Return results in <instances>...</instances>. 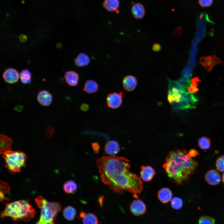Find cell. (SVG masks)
Instances as JSON below:
<instances>
[{"label":"cell","mask_w":224,"mask_h":224,"mask_svg":"<svg viewBox=\"0 0 224 224\" xmlns=\"http://www.w3.org/2000/svg\"><path fill=\"white\" fill-rule=\"evenodd\" d=\"M3 157L5 161V166L11 174L19 172L22 167L25 166L27 156L21 151H7L3 154Z\"/></svg>","instance_id":"cell-5"},{"label":"cell","mask_w":224,"mask_h":224,"mask_svg":"<svg viewBox=\"0 0 224 224\" xmlns=\"http://www.w3.org/2000/svg\"><path fill=\"white\" fill-rule=\"evenodd\" d=\"M2 77L6 82L9 84H14L18 81L19 74L16 69L9 68L4 72Z\"/></svg>","instance_id":"cell-9"},{"label":"cell","mask_w":224,"mask_h":224,"mask_svg":"<svg viewBox=\"0 0 224 224\" xmlns=\"http://www.w3.org/2000/svg\"><path fill=\"white\" fill-rule=\"evenodd\" d=\"M103 5L107 11L112 12L118 9L119 6V0H105Z\"/></svg>","instance_id":"cell-21"},{"label":"cell","mask_w":224,"mask_h":224,"mask_svg":"<svg viewBox=\"0 0 224 224\" xmlns=\"http://www.w3.org/2000/svg\"><path fill=\"white\" fill-rule=\"evenodd\" d=\"M76 211L73 207L68 206L63 210V215L65 218L69 221L73 220L76 215Z\"/></svg>","instance_id":"cell-23"},{"label":"cell","mask_w":224,"mask_h":224,"mask_svg":"<svg viewBox=\"0 0 224 224\" xmlns=\"http://www.w3.org/2000/svg\"><path fill=\"white\" fill-rule=\"evenodd\" d=\"M183 205V201L180 198L174 197L171 201V207L175 209H179L181 208Z\"/></svg>","instance_id":"cell-28"},{"label":"cell","mask_w":224,"mask_h":224,"mask_svg":"<svg viewBox=\"0 0 224 224\" xmlns=\"http://www.w3.org/2000/svg\"><path fill=\"white\" fill-rule=\"evenodd\" d=\"M211 141L208 138L203 137L199 138L198 140V145L201 149L206 150L211 146Z\"/></svg>","instance_id":"cell-26"},{"label":"cell","mask_w":224,"mask_h":224,"mask_svg":"<svg viewBox=\"0 0 224 224\" xmlns=\"http://www.w3.org/2000/svg\"><path fill=\"white\" fill-rule=\"evenodd\" d=\"M138 83L136 77L133 75H128L125 77L122 81L124 89L128 91H131L136 88Z\"/></svg>","instance_id":"cell-11"},{"label":"cell","mask_w":224,"mask_h":224,"mask_svg":"<svg viewBox=\"0 0 224 224\" xmlns=\"http://www.w3.org/2000/svg\"><path fill=\"white\" fill-rule=\"evenodd\" d=\"M35 201L40 209L39 219L35 224H55L57 214L61 210V205L57 202H48L40 196Z\"/></svg>","instance_id":"cell-4"},{"label":"cell","mask_w":224,"mask_h":224,"mask_svg":"<svg viewBox=\"0 0 224 224\" xmlns=\"http://www.w3.org/2000/svg\"><path fill=\"white\" fill-rule=\"evenodd\" d=\"M147 207L146 204L142 200L136 199L134 200L130 206V210L134 216H142L146 212Z\"/></svg>","instance_id":"cell-8"},{"label":"cell","mask_w":224,"mask_h":224,"mask_svg":"<svg viewBox=\"0 0 224 224\" xmlns=\"http://www.w3.org/2000/svg\"><path fill=\"white\" fill-rule=\"evenodd\" d=\"M37 100L41 105L47 106L50 105L53 100L52 94L48 91L42 90L38 93Z\"/></svg>","instance_id":"cell-12"},{"label":"cell","mask_w":224,"mask_h":224,"mask_svg":"<svg viewBox=\"0 0 224 224\" xmlns=\"http://www.w3.org/2000/svg\"><path fill=\"white\" fill-rule=\"evenodd\" d=\"M188 154L189 156L191 158L195 157L199 154L198 152L195 149H191L188 152Z\"/></svg>","instance_id":"cell-35"},{"label":"cell","mask_w":224,"mask_h":224,"mask_svg":"<svg viewBox=\"0 0 224 224\" xmlns=\"http://www.w3.org/2000/svg\"><path fill=\"white\" fill-rule=\"evenodd\" d=\"M153 50L155 52H158L161 49V45L158 43H155L152 46Z\"/></svg>","instance_id":"cell-36"},{"label":"cell","mask_w":224,"mask_h":224,"mask_svg":"<svg viewBox=\"0 0 224 224\" xmlns=\"http://www.w3.org/2000/svg\"><path fill=\"white\" fill-rule=\"evenodd\" d=\"M20 40L22 42H24L26 41L27 37L26 35L24 34H21L19 36Z\"/></svg>","instance_id":"cell-38"},{"label":"cell","mask_w":224,"mask_h":224,"mask_svg":"<svg viewBox=\"0 0 224 224\" xmlns=\"http://www.w3.org/2000/svg\"><path fill=\"white\" fill-rule=\"evenodd\" d=\"M222 62V61L215 55L201 57L199 60V63L205 68L208 72H210L215 65Z\"/></svg>","instance_id":"cell-7"},{"label":"cell","mask_w":224,"mask_h":224,"mask_svg":"<svg viewBox=\"0 0 224 224\" xmlns=\"http://www.w3.org/2000/svg\"><path fill=\"white\" fill-rule=\"evenodd\" d=\"M83 224H97L98 220L96 216L91 213H86L82 218Z\"/></svg>","instance_id":"cell-25"},{"label":"cell","mask_w":224,"mask_h":224,"mask_svg":"<svg viewBox=\"0 0 224 224\" xmlns=\"http://www.w3.org/2000/svg\"><path fill=\"white\" fill-rule=\"evenodd\" d=\"M10 188L8 184L3 182L1 181L0 192L3 194H7L9 192Z\"/></svg>","instance_id":"cell-33"},{"label":"cell","mask_w":224,"mask_h":224,"mask_svg":"<svg viewBox=\"0 0 224 224\" xmlns=\"http://www.w3.org/2000/svg\"><path fill=\"white\" fill-rule=\"evenodd\" d=\"M78 186L74 181L69 180L66 181L63 186V189L67 194H74L77 191Z\"/></svg>","instance_id":"cell-22"},{"label":"cell","mask_w":224,"mask_h":224,"mask_svg":"<svg viewBox=\"0 0 224 224\" xmlns=\"http://www.w3.org/2000/svg\"><path fill=\"white\" fill-rule=\"evenodd\" d=\"M206 181L210 185H216L221 181V177L218 172L216 170L211 169L208 170L205 175Z\"/></svg>","instance_id":"cell-10"},{"label":"cell","mask_w":224,"mask_h":224,"mask_svg":"<svg viewBox=\"0 0 224 224\" xmlns=\"http://www.w3.org/2000/svg\"><path fill=\"white\" fill-rule=\"evenodd\" d=\"M199 79L197 77L194 78L191 80V84L188 86V91L190 93L197 92L199 90L198 88V82L199 81Z\"/></svg>","instance_id":"cell-27"},{"label":"cell","mask_w":224,"mask_h":224,"mask_svg":"<svg viewBox=\"0 0 224 224\" xmlns=\"http://www.w3.org/2000/svg\"><path fill=\"white\" fill-rule=\"evenodd\" d=\"M102 182L115 193L124 190L136 194L143 189L142 182L135 174L129 171V160L124 157L104 156L97 160Z\"/></svg>","instance_id":"cell-1"},{"label":"cell","mask_w":224,"mask_h":224,"mask_svg":"<svg viewBox=\"0 0 224 224\" xmlns=\"http://www.w3.org/2000/svg\"><path fill=\"white\" fill-rule=\"evenodd\" d=\"M131 12L134 17L138 19H142L145 13L144 6L139 2L137 3L133 6Z\"/></svg>","instance_id":"cell-18"},{"label":"cell","mask_w":224,"mask_h":224,"mask_svg":"<svg viewBox=\"0 0 224 224\" xmlns=\"http://www.w3.org/2000/svg\"><path fill=\"white\" fill-rule=\"evenodd\" d=\"M74 61L77 66L82 67L89 64L90 62V59L86 54L83 53H81L74 59Z\"/></svg>","instance_id":"cell-19"},{"label":"cell","mask_w":224,"mask_h":224,"mask_svg":"<svg viewBox=\"0 0 224 224\" xmlns=\"http://www.w3.org/2000/svg\"><path fill=\"white\" fill-rule=\"evenodd\" d=\"M213 0H198L199 4L203 7H206L211 6Z\"/></svg>","instance_id":"cell-32"},{"label":"cell","mask_w":224,"mask_h":224,"mask_svg":"<svg viewBox=\"0 0 224 224\" xmlns=\"http://www.w3.org/2000/svg\"><path fill=\"white\" fill-rule=\"evenodd\" d=\"M120 149L119 143L116 141L112 140L107 142L105 146V152L110 156L117 154Z\"/></svg>","instance_id":"cell-15"},{"label":"cell","mask_w":224,"mask_h":224,"mask_svg":"<svg viewBox=\"0 0 224 224\" xmlns=\"http://www.w3.org/2000/svg\"><path fill=\"white\" fill-rule=\"evenodd\" d=\"M23 106L22 105H18L14 108V110L17 112H21L23 109Z\"/></svg>","instance_id":"cell-39"},{"label":"cell","mask_w":224,"mask_h":224,"mask_svg":"<svg viewBox=\"0 0 224 224\" xmlns=\"http://www.w3.org/2000/svg\"><path fill=\"white\" fill-rule=\"evenodd\" d=\"M80 109L82 111H87L89 109V107L88 105L86 104H83L80 106Z\"/></svg>","instance_id":"cell-37"},{"label":"cell","mask_w":224,"mask_h":224,"mask_svg":"<svg viewBox=\"0 0 224 224\" xmlns=\"http://www.w3.org/2000/svg\"><path fill=\"white\" fill-rule=\"evenodd\" d=\"M222 180L223 183H224V173L222 175Z\"/></svg>","instance_id":"cell-43"},{"label":"cell","mask_w":224,"mask_h":224,"mask_svg":"<svg viewBox=\"0 0 224 224\" xmlns=\"http://www.w3.org/2000/svg\"><path fill=\"white\" fill-rule=\"evenodd\" d=\"M54 133V129L52 127H49L47 129L45 132L44 137L47 139H50L53 136Z\"/></svg>","instance_id":"cell-31"},{"label":"cell","mask_w":224,"mask_h":224,"mask_svg":"<svg viewBox=\"0 0 224 224\" xmlns=\"http://www.w3.org/2000/svg\"><path fill=\"white\" fill-rule=\"evenodd\" d=\"M156 173L154 169L150 166H142L141 167L140 176L145 182H149L153 178Z\"/></svg>","instance_id":"cell-13"},{"label":"cell","mask_w":224,"mask_h":224,"mask_svg":"<svg viewBox=\"0 0 224 224\" xmlns=\"http://www.w3.org/2000/svg\"><path fill=\"white\" fill-rule=\"evenodd\" d=\"M12 143V139L4 135L1 134L0 135V154L10 151Z\"/></svg>","instance_id":"cell-16"},{"label":"cell","mask_w":224,"mask_h":224,"mask_svg":"<svg viewBox=\"0 0 224 224\" xmlns=\"http://www.w3.org/2000/svg\"><path fill=\"white\" fill-rule=\"evenodd\" d=\"M123 97L122 92L110 93L107 96L106 99L107 106L112 109L118 108L122 103Z\"/></svg>","instance_id":"cell-6"},{"label":"cell","mask_w":224,"mask_h":224,"mask_svg":"<svg viewBox=\"0 0 224 224\" xmlns=\"http://www.w3.org/2000/svg\"><path fill=\"white\" fill-rule=\"evenodd\" d=\"M35 213V209L29 201L23 200L7 203L4 210L1 212L0 217L2 218L9 217L15 221L28 222L34 217Z\"/></svg>","instance_id":"cell-3"},{"label":"cell","mask_w":224,"mask_h":224,"mask_svg":"<svg viewBox=\"0 0 224 224\" xmlns=\"http://www.w3.org/2000/svg\"><path fill=\"white\" fill-rule=\"evenodd\" d=\"M215 219L212 217L203 215L199 218L198 224H215Z\"/></svg>","instance_id":"cell-29"},{"label":"cell","mask_w":224,"mask_h":224,"mask_svg":"<svg viewBox=\"0 0 224 224\" xmlns=\"http://www.w3.org/2000/svg\"><path fill=\"white\" fill-rule=\"evenodd\" d=\"M181 28L180 27H178L174 31V34L175 35H177L178 34H180V32H181Z\"/></svg>","instance_id":"cell-40"},{"label":"cell","mask_w":224,"mask_h":224,"mask_svg":"<svg viewBox=\"0 0 224 224\" xmlns=\"http://www.w3.org/2000/svg\"><path fill=\"white\" fill-rule=\"evenodd\" d=\"M32 74L28 70L24 69L20 73L19 77L22 83L24 84H28L31 82Z\"/></svg>","instance_id":"cell-24"},{"label":"cell","mask_w":224,"mask_h":224,"mask_svg":"<svg viewBox=\"0 0 224 224\" xmlns=\"http://www.w3.org/2000/svg\"><path fill=\"white\" fill-rule=\"evenodd\" d=\"M157 196L161 202L163 203H166L171 199L172 193L171 191L168 188H162L159 191Z\"/></svg>","instance_id":"cell-17"},{"label":"cell","mask_w":224,"mask_h":224,"mask_svg":"<svg viewBox=\"0 0 224 224\" xmlns=\"http://www.w3.org/2000/svg\"><path fill=\"white\" fill-rule=\"evenodd\" d=\"M8 198L4 196L3 194L0 192V200L1 201L3 200H8Z\"/></svg>","instance_id":"cell-41"},{"label":"cell","mask_w":224,"mask_h":224,"mask_svg":"<svg viewBox=\"0 0 224 224\" xmlns=\"http://www.w3.org/2000/svg\"><path fill=\"white\" fill-rule=\"evenodd\" d=\"M86 213L84 212H82L80 214V218H83L85 215Z\"/></svg>","instance_id":"cell-42"},{"label":"cell","mask_w":224,"mask_h":224,"mask_svg":"<svg viewBox=\"0 0 224 224\" xmlns=\"http://www.w3.org/2000/svg\"><path fill=\"white\" fill-rule=\"evenodd\" d=\"M99 88V85L95 81L89 80L86 81L83 87V90L86 93L91 94L97 91Z\"/></svg>","instance_id":"cell-20"},{"label":"cell","mask_w":224,"mask_h":224,"mask_svg":"<svg viewBox=\"0 0 224 224\" xmlns=\"http://www.w3.org/2000/svg\"><path fill=\"white\" fill-rule=\"evenodd\" d=\"M64 76L66 82L69 86H74L78 84L79 77L76 72L73 70L68 71L65 73Z\"/></svg>","instance_id":"cell-14"},{"label":"cell","mask_w":224,"mask_h":224,"mask_svg":"<svg viewBox=\"0 0 224 224\" xmlns=\"http://www.w3.org/2000/svg\"><path fill=\"white\" fill-rule=\"evenodd\" d=\"M91 145L94 152L95 153H97L100 148V146L97 142H93L91 143Z\"/></svg>","instance_id":"cell-34"},{"label":"cell","mask_w":224,"mask_h":224,"mask_svg":"<svg viewBox=\"0 0 224 224\" xmlns=\"http://www.w3.org/2000/svg\"><path fill=\"white\" fill-rule=\"evenodd\" d=\"M198 166L197 162L189 156L187 151L177 149L169 152L163 167L169 179L180 185L189 179Z\"/></svg>","instance_id":"cell-2"},{"label":"cell","mask_w":224,"mask_h":224,"mask_svg":"<svg viewBox=\"0 0 224 224\" xmlns=\"http://www.w3.org/2000/svg\"><path fill=\"white\" fill-rule=\"evenodd\" d=\"M216 166L217 169L221 172H224V155L219 157L216 160Z\"/></svg>","instance_id":"cell-30"}]
</instances>
